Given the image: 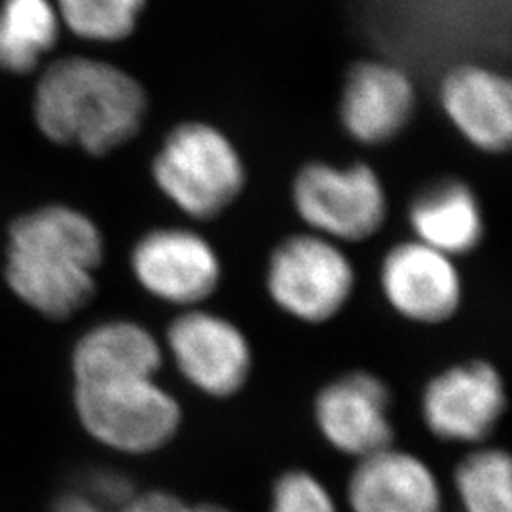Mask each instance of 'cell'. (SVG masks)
Returning <instances> with one entry per match:
<instances>
[{"label": "cell", "mask_w": 512, "mask_h": 512, "mask_svg": "<svg viewBox=\"0 0 512 512\" xmlns=\"http://www.w3.org/2000/svg\"><path fill=\"white\" fill-rule=\"evenodd\" d=\"M150 175L165 200L196 222L222 217L249 181L238 145L226 131L203 120H186L167 131Z\"/></svg>", "instance_id": "obj_3"}, {"label": "cell", "mask_w": 512, "mask_h": 512, "mask_svg": "<svg viewBox=\"0 0 512 512\" xmlns=\"http://www.w3.org/2000/svg\"><path fill=\"white\" fill-rule=\"evenodd\" d=\"M408 222L418 241L450 258L471 255L486 234L475 190L454 177L425 184L408 205Z\"/></svg>", "instance_id": "obj_15"}, {"label": "cell", "mask_w": 512, "mask_h": 512, "mask_svg": "<svg viewBox=\"0 0 512 512\" xmlns=\"http://www.w3.org/2000/svg\"><path fill=\"white\" fill-rule=\"evenodd\" d=\"M164 351L186 384L219 401L239 395L255 368L253 346L243 329L203 306L181 310L167 325Z\"/></svg>", "instance_id": "obj_7"}, {"label": "cell", "mask_w": 512, "mask_h": 512, "mask_svg": "<svg viewBox=\"0 0 512 512\" xmlns=\"http://www.w3.org/2000/svg\"><path fill=\"white\" fill-rule=\"evenodd\" d=\"M183 512H236L224 505L219 503H196V505H190V503H184Z\"/></svg>", "instance_id": "obj_24"}, {"label": "cell", "mask_w": 512, "mask_h": 512, "mask_svg": "<svg viewBox=\"0 0 512 512\" xmlns=\"http://www.w3.org/2000/svg\"><path fill=\"white\" fill-rule=\"evenodd\" d=\"M55 512H114L88 492H69L55 503Z\"/></svg>", "instance_id": "obj_23"}, {"label": "cell", "mask_w": 512, "mask_h": 512, "mask_svg": "<svg viewBox=\"0 0 512 512\" xmlns=\"http://www.w3.org/2000/svg\"><path fill=\"white\" fill-rule=\"evenodd\" d=\"M164 359L162 342L152 330L129 319H110L84 332L76 342L74 384L158 378Z\"/></svg>", "instance_id": "obj_16"}, {"label": "cell", "mask_w": 512, "mask_h": 512, "mask_svg": "<svg viewBox=\"0 0 512 512\" xmlns=\"http://www.w3.org/2000/svg\"><path fill=\"white\" fill-rule=\"evenodd\" d=\"M74 408L86 433L128 456L164 450L183 427V406L158 378L74 384Z\"/></svg>", "instance_id": "obj_4"}, {"label": "cell", "mask_w": 512, "mask_h": 512, "mask_svg": "<svg viewBox=\"0 0 512 512\" xmlns=\"http://www.w3.org/2000/svg\"><path fill=\"white\" fill-rule=\"evenodd\" d=\"M268 512H340L321 478L306 469H289L275 478Z\"/></svg>", "instance_id": "obj_20"}, {"label": "cell", "mask_w": 512, "mask_h": 512, "mask_svg": "<svg viewBox=\"0 0 512 512\" xmlns=\"http://www.w3.org/2000/svg\"><path fill=\"white\" fill-rule=\"evenodd\" d=\"M439 101L452 128L484 154H503L512 143V88L505 74L461 63L440 80Z\"/></svg>", "instance_id": "obj_13"}, {"label": "cell", "mask_w": 512, "mask_h": 512, "mask_svg": "<svg viewBox=\"0 0 512 512\" xmlns=\"http://www.w3.org/2000/svg\"><path fill=\"white\" fill-rule=\"evenodd\" d=\"M393 393L382 376L349 370L323 385L313 399L319 435L336 452L361 459L393 446Z\"/></svg>", "instance_id": "obj_10"}, {"label": "cell", "mask_w": 512, "mask_h": 512, "mask_svg": "<svg viewBox=\"0 0 512 512\" xmlns=\"http://www.w3.org/2000/svg\"><path fill=\"white\" fill-rule=\"evenodd\" d=\"M380 289L399 317L425 327L452 321L465 294L456 258L418 239L387 249L380 264Z\"/></svg>", "instance_id": "obj_11"}, {"label": "cell", "mask_w": 512, "mask_h": 512, "mask_svg": "<svg viewBox=\"0 0 512 512\" xmlns=\"http://www.w3.org/2000/svg\"><path fill=\"white\" fill-rule=\"evenodd\" d=\"M86 492L114 512L120 511L126 503L139 494L128 476L116 471L95 473Z\"/></svg>", "instance_id": "obj_21"}, {"label": "cell", "mask_w": 512, "mask_h": 512, "mask_svg": "<svg viewBox=\"0 0 512 512\" xmlns=\"http://www.w3.org/2000/svg\"><path fill=\"white\" fill-rule=\"evenodd\" d=\"M264 285L285 315L304 325H325L348 308L357 274L340 243L306 230L275 245Z\"/></svg>", "instance_id": "obj_6"}, {"label": "cell", "mask_w": 512, "mask_h": 512, "mask_svg": "<svg viewBox=\"0 0 512 512\" xmlns=\"http://www.w3.org/2000/svg\"><path fill=\"white\" fill-rule=\"evenodd\" d=\"M291 202L310 232L340 245L370 241L389 215L384 181L365 162L311 160L294 173Z\"/></svg>", "instance_id": "obj_5"}, {"label": "cell", "mask_w": 512, "mask_h": 512, "mask_svg": "<svg viewBox=\"0 0 512 512\" xmlns=\"http://www.w3.org/2000/svg\"><path fill=\"white\" fill-rule=\"evenodd\" d=\"M454 486L465 512H512L509 452L501 448H476L459 461Z\"/></svg>", "instance_id": "obj_18"}, {"label": "cell", "mask_w": 512, "mask_h": 512, "mask_svg": "<svg viewBox=\"0 0 512 512\" xmlns=\"http://www.w3.org/2000/svg\"><path fill=\"white\" fill-rule=\"evenodd\" d=\"M507 387L501 372L484 359L450 365L421 391V420L435 439L480 444L507 412Z\"/></svg>", "instance_id": "obj_9"}, {"label": "cell", "mask_w": 512, "mask_h": 512, "mask_svg": "<svg viewBox=\"0 0 512 512\" xmlns=\"http://www.w3.org/2000/svg\"><path fill=\"white\" fill-rule=\"evenodd\" d=\"M148 0H54L61 27L95 44H118L135 35Z\"/></svg>", "instance_id": "obj_19"}, {"label": "cell", "mask_w": 512, "mask_h": 512, "mask_svg": "<svg viewBox=\"0 0 512 512\" xmlns=\"http://www.w3.org/2000/svg\"><path fill=\"white\" fill-rule=\"evenodd\" d=\"M129 270L148 296L179 310L203 306L224 277L215 245L188 226L148 230L129 253Z\"/></svg>", "instance_id": "obj_8"}, {"label": "cell", "mask_w": 512, "mask_h": 512, "mask_svg": "<svg viewBox=\"0 0 512 512\" xmlns=\"http://www.w3.org/2000/svg\"><path fill=\"white\" fill-rule=\"evenodd\" d=\"M103 260L105 236L97 222L76 207L52 203L10 224L4 277L31 310L65 321L92 304Z\"/></svg>", "instance_id": "obj_1"}, {"label": "cell", "mask_w": 512, "mask_h": 512, "mask_svg": "<svg viewBox=\"0 0 512 512\" xmlns=\"http://www.w3.org/2000/svg\"><path fill=\"white\" fill-rule=\"evenodd\" d=\"M184 501L167 490L139 492L118 512H183Z\"/></svg>", "instance_id": "obj_22"}, {"label": "cell", "mask_w": 512, "mask_h": 512, "mask_svg": "<svg viewBox=\"0 0 512 512\" xmlns=\"http://www.w3.org/2000/svg\"><path fill=\"white\" fill-rule=\"evenodd\" d=\"M61 29L54 0H0V71L33 73Z\"/></svg>", "instance_id": "obj_17"}, {"label": "cell", "mask_w": 512, "mask_h": 512, "mask_svg": "<svg viewBox=\"0 0 512 512\" xmlns=\"http://www.w3.org/2000/svg\"><path fill=\"white\" fill-rule=\"evenodd\" d=\"M348 505L351 512H444V492L423 459L387 446L357 459Z\"/></svg>", "instance_id": "obj_14"}, {"label": "cell", "mask_w": 512, "mask_h": 512, "mask_svg": "<svg viewBox=\"0 0 512 512\" xmlns=\"http://www.w3.org/2000/svg\"><path fill=\"white\" fill-rule=\"evenodd\" d=\"M150 110L145 86L122 67L86 55H65L38 78L37 128L48 141L103 158L129 145Z\"/></svg>", "instance_id": "obj_2"}, {"label": "cell", "mask_w": 512, "mask_h": 512, "mask_svg": "<svg viewBox=\"0 0 512 512\" xmlns=\"http://www.w3.org/2000/svg\"><path fill=\"white\" fill-rule=\"evenodd\" d=\"M418 109V92L401 67L363 59L344 76L338 118L344 131L363 147H384L401 137Z\"/></svg>", "instance_id": "obj_12"}]
</instances>
